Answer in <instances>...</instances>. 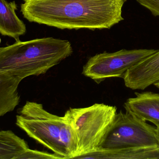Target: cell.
<instances>
[{
    "instance_id": "obj_1",
    "label": "cell",
    "mask_w": 159,
    "mask_h": 159,
    "mask_svg": "<svg viewBox=\"0 0 159 159\" xmlns=\"http://www.w3.org/2000/svg\"><path fill=\"white\" fill-rule=\"evenodd\" d=\"M126 0H23L20 11L30 22L64 30L109 29L124 20Z\"/></svg>"
},
{
    "instance_id": "obj_2",
    "label": "cell",
    "mask_w": 159,
    "mask_h": 159,
    "mask_svg": "<svg viewBox=\"0 0 159 159\" xmlns=\"http://www.w3.org/2000/svg\"><path fill=\"white\" fill-rule=\"evenodd\" d=\"M73 52L68 40L37 38L0 47V69L9 71L23 80L46 73Z\"/></svg>"
},
{
    "instance_id": "obj_7",
    "label": "cell",
    "mask_w": 159,
    "mask_h": 159,
    "mask_svg": "<svg viewBox=\"0 0 159 159\" xmlns=\"http://www.w3.org/2000/svg\"><path fill=\"white\" fill-rule=\"evenodd\" d=\"M122 78L125 86L143 90L159 81V49L130 68Z\"/></svg>"
},
{
    "instance_id": "obj_3",
    "label": "cell",
    "mask_w": 159,
    "mask_h": 159,
    "mask_svg": "<svg viewBox=\"0 0 159 159\" xmlns=\"http://www.w3.org/2000/svg\"><path fill=\"white\" fill-rule=\"evenodd\" d=\"M16 125L62 159L76 156L77 140L71 127L63 116L49 113L42 104L26 102L16 116Z\"/></svg>"
},
{
    "instance_id": "obj_14",
    "label": "cell",
    "mask_w": 159,
    "mask_h": 159,
    "mask_svg": "<svg viewBox=\"0 0 159 159\" xmlns=\"http://www.w3.org/2000/svg\"><path fill=\"white\" fill-rule=\"evenodd\" d=\"M155 16H159V0H136Z\"/></svg>"
},
{
    "instance_id": "obj_4",
    "label": "cell",
    "mask_w": 159,
    "mask_h": 159,
    "mask_svg": "<svg viewBox=\"0 0 159 159\" xmlns=\"http://www.w3.org/2000/svg\"><path fill=\"white\" fill-rule=\"evenodd\" d=\"M117 110L116 106L96 103L66 111L63 117L77 140V153L74 159L99 149L116 115Z\"/></svg>"
},
{
    "instance_id": "obj_5",
    "label": "cell",
    "mask_w": 159,
    "mask_h": 159,
    "mask_svg": "<svg viewBox=\"0 0 159 159\" xmlns=\"http://www.w3.org/2000/svg\"><path fill=\"white\" fill-rule=\"evenodd\" d=\"M154 147H159L157 128L120 111L117 113L98 149Z\"/></svg>"
},
{
    "instance_id": "obj_15",
    "label": "cell",
    "mask_w": 159,
    "mask_h": 159,
    "mask_svg": "<svg viewBox=\"0 0 159 159\" xmlns=\"http://www.w3.org/2000/svg\"><path fill=\"white\" fill-rule=\"evenodd\" d=\"M156 128H157V135L159 143V126H157Z\"/></svg>"
},
{
    "instance_id": "obj_16",
    "label": "cell",
    "mask_w": 159,
    "mask_h": 159,
    "mask_svg": "<svg viewBox=\"0 0 159 159\" xmlns=\"http://www.w3.org/2000/svg\"><path fill=\"white\" fill-rule=\"evenodd\" d=\"M154 85H155L156 87H157V88H158L159 89V81L158 82H157V83H155Z\"/></svg>"
},
{
    "instance_id": "obj_13",
    "label": "cell",
    "mask_w": 159,
    "mask_h": 159,
    "mask_svg": "<svg viewBox=\"0 0 159 159\" xmlns=\"http://www.w3.org/2000/svg\"><path fill=\"white\" fill-rule=\"evenodd\" d=\"M63 159L60 156L53 153H48L44 151L33 150L28 148L19 154L15 159Z\"/></svg>"
},
{
    "instance_id": "obj_11",
    "label": "cell",
    "mask_w": 159,
    "mask_h": 159,
    "mask_svg": "<svg viewBox=\"0 0 159 159\" xmlns=\"http://www.w3.org/2000/svg\"><path fill=\"white\" fill-rule=\"evenodd\" d=\"M77 159H159V147L98 149Z\"/></svg>"
},
{
    "instance_id": "obj_12",
    "label": "cell",
    "mask_w": 159,
    "mask_h": 159,
    "mask_svg": "<svg viewBox=\"0 0 159 159\" xmlns=\"http://www.w3.org/2000/svg\"><path fill=\"white\" fill-rule=\"evenodd\" d=\"M29 148L23 139L10 130L0 131V159H15Z\"/></svg>"
},
{
    "instance_id": "obj_8",
    "label": "cell",
    "mask_w": 159,
    "mask_h": 159,
    "mask_svg": "<svg viewBox=\"0 0 159 159\" xmlns=\"http://www.w3.org/2000/svg\"><path fill=\"white\" fill-rule=\"evenodd\" d=\"M135 95L124 103L126 112L159 126V93L146 91L135 92Z\"/></svg>"
},
{
    "instance_id": "obj_6",
    "label": "cell",
    "mask_w": 159,
    "mask_h": 159,
    "mask_svg": "<svg viewBox=\"0 0 159 159\" xmlns=\"http://www.w3.org/2000/svg\"><path fill=\"white\" fill-rule=\"evenodd\" d=\"M157 49H123L113 52H104L91 57L82 70V74L99 84L106 79L123 77L130 68L154 54Z\"/></svg>"
},
{
    "instance_id": "obj_10",
    "label": "cell",
    "mask_w": 159,
    "mask_h": 159,
    "mask_svg": "<svg viewBox=\"0 0 159 159\" xmlns=\"http://www.w3.org/2000/svg\"><path fill=\"white\" fill-rule=\"evenodd\" d=\"M16 2L0 0V34L14 38L16 42L26 33V25L17 16Z\"/></svg>"
},
{
    "instance_id": "obj_9",
    "label": "cell",
    "mask_w": 159,
    "mask_h": 159,
    "mask_svg": "<svg viewBox=\"0 0 159 159\" xmlns=\"http://www.w3.org/2000/svg\"><path fill=\"white\" fill-rule=\"evenodd\" d=\"M22 80L13 73L0 69V117L13 111L19 104L18 88Z\"/></svg>"
}]
</instances>
